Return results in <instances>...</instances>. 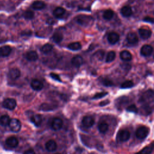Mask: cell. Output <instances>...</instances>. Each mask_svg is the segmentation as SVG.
Wrapping results in <instances>:
<instances>
[{"instance_id":"obj_43","label":"cell","mask_w":154,"mask_h":154,"mask_svg":"<svg viewBox=\"0 0 154 154\" xmlns=\"http://www.w3.org/2000/svg\"><path fill=\"white\" fill-rule=\"evenodd\" d=\"M143 21L151 23V24H154V19L153 18L149 17V16H146L143 19Z\"/></svg>"},{"instance_id":"obj_11","label":"cell","mask_w":154,"mask_h":154,"mask_svg":"<svg viewBox=\"0 0 154 154\" xmlns=\"http://www.w3.org/2000/svg\"><path fill=\"white\" fill-rule=\"evenodd\" d=\"M119 35L118 33L111 32L108 36V41L110 44L114 45L119 41Z\"/></svg>"},{"instance_id":"obj_10","label":"cell","mask_w":154,"mask_h":154,"mask_svg":"<svg viewBox=\"0 0 154 154\" xmlns=\"http://www.w3.org/2000/svg\"><path fill=\"white\" fill-rule=\"evenodd\" d=\"M31 87L34 90L39 91L43 88V84L40 80L34 79L31 82Z\"/></svg>"},{"instance_id":"obj_16","label":"cell","mask_w":154,"mask_h":154,"mask_svg":"<svg viewBox=\"0 0 154 154\" xmlns=\"http://www.w3.org/2000/svg\"><path fill=\"white\" fill-rule=\"evenodd\" d=\"M12 48L9 46H3V47L0 48V56L1 57H7L10 55L11 53Z\"/></svg>"},{"instance_id":"obj_2","label":"cell","mask_w":154,"mask_h":154,"mask_svg":"<svg viewBox=\"0 0 154 154\" xmlns=\"http://www.w3.org/2000/svg\"><path fill=\"white\" fill-rule=\"evenodd\" d=\"M154 101V91L152 90L146 91L141 96L139 102L142 104H149Z\"/></svg>"},{"instance_id":"obj_47","label":"cell","mask_w":154,"mask_h":154,"mask_svg":"<svg viewBox=\"0 0 154 154\" xmlns=\"http://www.w3.org/2000/svg\"><path fill=\"white\" fill-rule=\"evenodd\" d=\"M153 58H154V56H153Z\"/></svg>"},{"instance_id":"obj_13","label":"cell","mask_w":154,"mask_h":154,"mask_svg":"<svg viewBox=\"0 0 154 154\" xmlns=\"http://www.w3.org/2000/svg\"><path fill=\"white\" fill-rule=\"evenodd\" d=\"M6 144L10 148H16L18 145V140L14 137H10L6 141Z\"/></svg>"},{"instance_id":"obj_15","label":"cell","mask_w":154,"mask_h":154,"mask_svg":"<svg viewBox=\"0 0 154 154\" xmlns=\"http://www.w3.org/2000/svg\"><path fill=\"white\" fill-rule=\"evenodd\" d=\"M138 33H139L140 36L143 39H148V38H149L151 36L152 34V32L150 30L144 28L139 29Z\"/></svg>"},{"instance_id":"obj_26","label":"cell","mask_w":154,"mask_h":154,"mask_svg":"<svg viewBox=\"0 0 154 154\" xmlns=\"http://www.w3.org/2000/svg\"><path fill=\"white\" fill-rule=\"evenodd\" d=\"M45 4L42 1H36L32 4V7L37 10H40L45 8Z\"/></svg>"},{"instance_id":"obj_9","label":"cell","mask_w":154,"mask_h":154,"mask_svg":"<svg viewBox=\"0 0 154 154\" xmlns=\"http://www.w3.org/2000/svg\"><path fill=\"white\" fill-rule=\"evenodd\" d=\"M63 125V120L60 118H55L52 122L51 127L55 131H58L62 128Z\"/></svg>"},{"instance_id":"obj_21","label":"cell","mask_w":154,"mask_h":154,"mask_svg":"<svg viewBox=\"0 0 154 154\" xmlns=\"http://www.w3.org/2000/svg\"><path fill=\"white\" fill-rule=\"evenodd\" d=\"M31 121H32L36 126H39L42 122V118L40 114H36L31 118Z\"/></svg>"},{"instance_id":"obj_25","label":"cell","mask_w":154,"mask_h":154,"mask_svg":"<svg viewBox=\"0 0 154 154\" xmlns=\"http://www.w3.org/2000/svg\"><path fill=\"white\" fill-rule=\"evenodd\" d=\"M153 149H154V142L150 146H146V147H145L140 152H138L135 154H151Z\"/></svg>"},{"instance_id":"obj_4","label":"cell","mask_w":154,"mask_h":154,"mask_svg":"<svg viewBox=\"0 0 154 154\" xmlns=\"http://www.w3.org/2000/svg\"><path fill=\"white\" fill-rule=\"evenodd\" d=\"M16 100L12 99V98H7L5 99L3 103V106L5 108L10 110H14L16 107Z\"/></svg>"},{"instance_id":"obj_34","label":"cell","mask_w":154,"mask_h":154,"mask_svg":"<svg viewBox=\"0 0 154 154\" xmlns=\"http://www.w3.org/2000/svg\"><path fill=\"white\" fill-rule=\"evenodd\" d=\"M40 109H41V110L45 111H51V110L55 109V107H54L52 105H50V104H48L43 103L40 107Z\"/></svg>"},{"instance_id":"obj_27","label":"cell","mask_w":154,"mask_h":154,"mask_svg":"<svg viewBox=\"0 0 154 154\" xmlns=\"http://www.w3.org/2000/svg\"><path fill=\"white\" fill-rule=\"evenodd\" d=\"M140 112L143 115H148L151 113L152 109L148 104H143V106L141 107Z\"/></svg>"},{"instance_id":"obj_3","label":"cell","mask_w":154,"mask_h":154,"mask_svg":"<svg viewBox=\"0 0 154 154\" xmlns=\"http://www.w3.org/2000/svg\"><path fill=\"white\" fill-rule=\"evenodd\" d=\"M130 138V133L128 130H120L117 135V139L119 142H125L128 141Z\"/></svg>"},{"instance_id":"obj_14","label":"cell","mask_w":154,"mask_h":154,"mask_svg":"<svg viewBox=\"0 0 154 154\" xmlns=\"http://www.w3.org/2000/svg\"><path fill=\"white\" fill-rule=\"evenodd\" d=\"M57 145L56 142L53 140H50L47 142V143L45 144V148L49 152H54L57 149Z\"/></svg>"},{"instance_id":"obj_36","label":"cell","mask_w":154,"mask_h":154,"mask_svg":"<svg viewBox=\"0 0 154 154\" xmlns=\"http://www.w3.org/2000/svg\"><path fill=\"white\" fill-rule=\"evenodd\" d=\"M134 86V84L132 81H126L125 82H123L121 85L122 89H128L131 88Z\"/></svg>"},{"instance_id":"obj_23","label":"cell","mask_w":154,"mask_h":154,"mask_svg":"<svg viewBox=\"0 0 154 154\" xmlns=\"http://www.w3.org/2000/svg\"><path fill=\"white\" fill-rule=\"evenodd\" d=\"M120 58L124 61H130L132 59V55L129 51H122L120 54Z\"/></svg>"},{"instance_id":"obj_5","label":"cell","mask_w":154,"mask_h":154,"mask_svg":"<svg viewBox=\"0 0 154 154\" xmlns=\"http://www.w3.org/2000/svg\"><path fill=\"white\" fill-rule=\"evenodd\" d=\"M9 125L10 129L14 133L19 132L21 128V122L16 119H11Z\"/></svg>"},{"instance_id":"obj_28","label":"cell","mask_w":154,"mask_h":154,"mask_svg":"<svg viewBox=\"0 0 154 154\" xmlns=\"http://www.w3.org/2000/svg\"><path fill=\"white\" fill-rule=\"evenodd\" d=\"M98 129L100 133L105 134L108 131V130H109V125L105 122L100 123L98 125Z\"/></svg>"},{"instance_id":"obj_41","label":"cell","mask_w":154,"mask_h":154,"mask_svg":"<svg viewBox=\"0 0 154 154\" xmlns=\"http://www.w3.org/2000/svg\"><path fill=\"white\" fill-rule=\"evenodd\" d=\"M107 94H108L107 92H101V93L96 94L93 97V99H96L102 98L105 96L106 95H107Z\"/></svg>"},{"instance_id":"obj_19","label":"cell","mask_w":154,"mask_h":154,"mask_svg":"<svg viewBox=\"0 0 154 154\" xmlns=\"http://www.w3.org/2000/svg\"><path fill=\"white\" fill-rule=\"evenodd\" d=\"M120 13L123 16L125 17H129L130 16H131L133 14V10L131 7L124 6L120 10Z\"/></svg>"},{"instance_id":"obj_42","label":"cell","mask_w":154,"mask_h":154,"mask_svg":"<svg viewBox=\"0 0 154 154\" xmlns=\"http://www.w3.org/2000/svg\"><path fill=\"white\" fill-rule=\"evenodd\" d=\"M50 76L52 77V78L54 80H55L58 81H60V82L61 81L60 77L58 75H57V74H54V73H51V74H50Z\"/></svg>"},{"instance_id":"obj_46","label":"cell","mask_w":154,"mask_h":154,"mask_svg":"<svg viewBox=\"0 0 154 154\" xmlns=\"http://www.w3.org/2000/svg\"><path fill=\"white\" fill-rule=\"evenodd\" d=\"M56 154H60V153H56Z\"/></svg>"},{"instance_id":"obj_45","label":"cell","mask_w":154,"mask_h":154,"mask_svg":"<svg viewBox=\"0 0 154 154\" xmlns=\"http://www.w3.org/2000/svg\"><path fill=\"white\" fill-rule=\"evenodd\" d=\"M109 103H110V101H109V100H105V101H102L101 102H100L99 105L103 107V106H105L106 105H108Z\"/></svg>"},{"instance_id":"obj_40","label":"cell","mask_w":154,"mask_h":154,"mask_svg":"<svg viewBox=\"0 0 154 154\" xmlns=\"http://www.w3.org/2000/svg\"><path fill=\"white\" fill-rule=\"evenodd\" d=\"M126 110L129 112H133L137 113L138 112V109L134 105H131L126 108Z\"/></svg>"},{"instance_id":"obj_38","label":"cell","mask_w":154,"mask_h":154,"mask_svg":"<svg viewBox=\"0 0 154 154\" xmlns=\"http://www.w3.org/2000/svg\"><path fill=\"white\" fill-rule=\"evenodd\" d=\"M24 17L25 19H28V20L32 19L34 17V13H33V12L31 11V10L26 11L24 13Z\"/></svg>"},{"instance_id":"obj_32","label":"cell","mask_w":154,"mask_h":154,"mask_svg":"<svg viewBox=\"0 0 154 154\" xmlns=\"http://www.w3.org/2000/svg\"><path fill=\"white\" fill-rule=\"evenodd\" d=\"M114 12L112 10L109 9V10H107L104 12V14H103V17L106 20H111L113 16H114Z\"/></svg>"},{"instance_id":"obj_6","label":"cell","mask_w":154,"mask_h":154,"mask_svg":"<svg viewBox=\"0 0 154 154\" xmlns=\"http://www.w3.org/2000/svg\"><path fill=\"white\" fill-rule=\"evenodd\" d=\"M149 130L148 128L146 126H142L138 128L135 133L136 137L139 139H144L149 134Z\"/></svg>"},{"instance_id":"obj_33","label":"cell","mask_w":154,"mask_h":154,"mask_svg":"<svg viewBox=\"0 0 154 154\" xmlns=\"http://www.w3.org/2000/svg\"><path fill=\"white\" fill-rule=\"evenodd\" d=\"M53 49V47L52 45L49 43L47 44H45L44 45L43 47L41 48V51L44 53V54H48L50 52H51V51Z\"/></svg>"},{"instance_id":"obj_7","label":"cell","mask_w":154,"mask_h":154,"mask_svg":"<svg viewBox=\"0 0 154 154\" xmlns=\"http://www.w3.org/2000/svg\"><path fill=\"white\" fill-rule=\"evenodd\" d=\"M82 125L86 128H90L93 126L95 124L94 119L90 116H84L82 120Z\"/></svg>"},{"instance_id":"obj_31","label":"cell","mask_w":154,"mask_h":154,"mask_svg":"<svg viewBox=\"0 0 154 154\" xmlns=\"http://www.w3.org/2000/svg\"><path fill=\"white\" fill-rule=\"evenodd\" d=\"M52 38L54 42L58 43L63 41V36L60 33H55L53 34Z\"/></svg>"},{"instance_id":"obj_20","label":"cell","mask_w":154,"mask_h":154,"mask_svg":"<svg viewBox=\"0 0 154 154\" xmlns=\"http://www.w3.org/2000/svg\"><path fill=\"white\" fill-rule=\"evenodd\" d=\"M127 41L131 44H135L138 42V38L137 34L134 33H129L128 34L127 37Z\"/></svg>"},{"instance_id":"obj_29","label":"cell","mask_w":154,"mask_h":154,"mask_svg":"<svg viewBox=\"0 0 154 154\" xmlns=\"http://www.w3.org/2000/svg\"><path fill=\"white\" fill-rule=\"evenodd\" d=\"M10 119L9 116L7 115H4L3 116L0 118V124L2 126H6L9 125Z\"/></svg>"},{"instance_id":"obj_17","label":"cell","mask_w":154,"mask_h":154,"mask_svg":"<svg viewBox=\"0 0 154 154\" xmlns=\"http://www.w3.org/2000/svg\"><path fill=\"white\" fill-rule=\"evenodd\" d=\"M72 65L76 67H80L83 63V59L80 56H76L71 60Z\"/></svg>"},{"instance_id":"obj_44","label":"cell","mask_w":154,"mask_h":154,"mask_svg":"<svg viewBox=\"0 0 154 154\" xmlns=\"http://www.w3.org/2000/svg\"><path fill=\"white\" fill-rule=\"evenodd\" d=\"M24 154H36V153H35V152L33 149H28L26 151H25Z\"/></svg>"},{"instance_id":"obj_39","label":"cell","mask_w":154,"mask_h":154,"mask_svg":"<svg viewBox=\"0 0 154 154\" xmlns=\"http://www.w3.org/2000/svg\"><path fill=\"white\" fill-rule=\"evenodd\" d=\"M101 82H102V84H103V85L104 86H106V87H110V86H112L113 85V82L111 80H110L109 79H107V78L102 79Z\"/></svg>"},{"instance_id":"obj_35","label":"cell","mask_w":154,"mask_h":154,"mask_svg":"<svg viewBox=\"0 0 154 154\" xmlns=\"http://www.w3.org/2000/svg\"><path fill=\"white\" fill-rule=\"evenodd\" d=\"M116 58V53L114 51H110L107 54L106 57V62L110 63L113 61Z\"/></svg>"},{"instance_id":"obj_24","label":"cell","mask_w":154,"mask_h":154,"mask_svg":"<svg viewBox=\"0 0 154 154\" xmlns=\"http://www.w3.org/2000/svg\"><path fill=\"white\" fill-rule=\"evenodd\" d=\"M65 9L63 7H57V8L54 10L53 14L54 15V16L56 17L57 18H60L62 17L64 14L65 13Z\"/></svg>"},{"instance_id":"obj_37","label":"cell","mask_w":154,"mask_h":154,"mask_svg":"<svg viewBox=\"0 0 154 154\" xmlns=\"http://www.w3.org/2000/svg\"><path fill=\"white\" fill-rule=\"evenodd\" d=\"M94 57L98 60H102L104 57V51L100 50L98 52H96L94 54Z\"/></svg>"},{"instance_id":"obj_1","label":"cell","mask_w":154,"mask_h":154,"mask_svg":"<svg viewBox=\"0 0 154 154\" xmlns=\"http://www.w3.org/2000/svg\"><path fill=\"white\" fill-rule=\"evenodd\" d=\"M76 22L83 27H89L94 23V19L88 15H80L75 18Z\"/></svg>"},{"instance_id":"obj_18","label":"cell","mask_w":154,"mask_h":154,"mask_svg":"<svg viewBox=\"0 0 154 154\" xmlns=\"http://www.w3.org/2000/svg\"><path fill=\"white\" fill-rule=\"evenodd\" d=\"M37 53L34 51H31L26 54L25 58L30 61H35L38 59Z\"/></svg>"},{"instance_id":"obj_30","label":"cell","mask_w":154,"mask_h":154,"mask_svg":"<svg viewBox=\"0 0 154 154\" xmlns=\"http://www.w3.org/2000/svg\"><path fill=\"white\" fill-rule=\"evenodd\" d=\"M67 48L72 51H78L81 48V45L80 42H74L69 44Z\"/></svg>"},{"instance_id":"obj_8","label":"cell","mask_w":154,"mask_h":154,"mask_svg":"<svg viewBox=\"0 0 154 154\" xmlns=\"http://www.w3.org/2000/svg\"><path fill=\"white\" fill-rule=\"evenodd\" d=\"M153 48L149 45H144L142 47L140 53L143 56L148 57L152 54Z\"/></svg>"},{"instance_id":"obj_22","label":"cell","mask_w":154,"mask_h":154,"mask_svg":"<svg viewBox=\"0 0 154 154\" xmlns=\"http://www.w3.org/2000/svg\"><path fill=\"white\" fill-rule=\"evenodd\" d=\"M128 98L126 96H123L119 98L116 101V107L118 108V109H121L122 107L126 105L128 102Z\"/></svg>"},{"instance_id":"obj_12","label":"cell","mask_w":154,"mask_h":154,"mask_svg":"<svg viewBox=\"0 0 154 154\" xmlns=\"http://www.w3.org/2000/svg\"><path fill=\"white\" fill-rule=\"evenodd\" d=\"M21 76V72L17 68H13L10 69L9 72V77L12 80H16Z\"/></svg>"}]
</instances>
